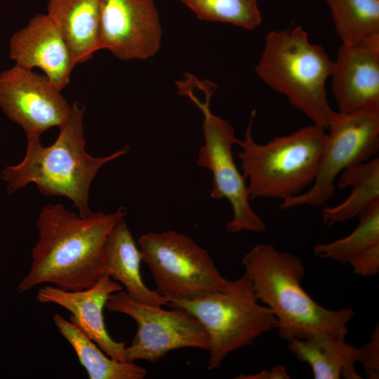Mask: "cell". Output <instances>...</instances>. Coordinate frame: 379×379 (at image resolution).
Instances as JSON below:
<instances>
[{
  "mask_svg": "<svg viewBox=\"0 0 379 379\" xmlns=\"http://www.w3.org/2000/svg\"><path fill=\"white\" fill-rule=\"evenodd\" d=\"M126 214L124 207L81 216L61 204L44 206L36 221L39 239L32 250L30 269L19 283L18 292L46 283L65 291L92 286L102 274L104 243Z\"/></svg>",
  "mask_w": 379,
  "mask_h": 379,
  "instance_id": "6da1fadb",
  "label": "cell"
},
{
  "mask_svg": "<svg viewBox=\"0 0 379 379\" xmlns=\"http://www.w3.org/2000/svg\"><path fill=\"white\" fill-rule=\"evenodd\" d=\"M70 114L59 127L55 141L44 147L40 137H27L23 159L18 164L7 166L1 171V178L11 194L34 184L44 196L65 197L71 200L78 213L86 216L89 208L91 185L100 169L106 164L126 154L124 147L101 157L89 154L86 150L84 135L85 106L72 102Z\"/></svg>",
  "mask_w": 379,
  "mask_h": 379,
  "instance_id": "7a4b0ae2",
  "label": "cell"
},
{
  "mask_svg": "<svg viewBox=\"0 0 379 379\" xmlns=\"http://www.w3.org/2000/svg\"><path fill=\"white\" fill-rule=\"evenodd\" d=\"M255 295L273 312L282 339H307L330 334L345 337L352 308L329 310L303 289L304 265L298 256L271 244L254 246L242 258Z\"/></svg>",
  "mask_w": 379,
  "mask_h": 379,
  "instance_id": "3957f363",
  "label": "cell"
},
{
  "mask_svg": "<svg viewBox=\"0 0 379 379\" xmlns=\"http://www.w3.org/2000/svg\"><path fill=\"white\" fill-rule=\"evenodd\" d=\"M333 66L323 47L312 44L305 30L298 26L268 32L255 72L313 124L328 128L336 114L326 89Z\"/></svg>",
  "mask_w": 379,
  "mask_h": 379,
  "instance_id": "277c9868",
  "label": "cell"
},
{
  "mask_svg": "<svg viewBox=\"0 0 379 379\" xmlns=\"http://www.w3.org/2000/svg\"><path fill=\"white\" fill-rule=\"evenodd\" d=\"M253 117L254 112L237 154L250 199L298 194L316 177L327 139L325 128L313 124L259 144L252 135Z\"/></svg>",
  "mask_w": 379,
  "mask_h": 379,
  "instance_id": "5b68a950",
  "label": "cell"
},
{
  "mask_svg": "<svg viewBox=\"0 0 379 379\" xmlns=\"http://www.w3.org/2000/svg\"><path fill=\"white\" fill-rule=\"evenodd\" d=\"M168 306L190 312L206 329L208 370L219 368L229 354L252 344L277 326L271 310L259 303L246 273L237 280H228L220 291L194 300H171Z\"/></svg>",
  "mask_w": 379,
  "mask_h": 379,
  "instance_id": "8992f818",
  "label": "cell"
},
{
  "mask_svg": "<svg viewBox=\"0 0 379 379\" xmlns=\"http://www.w3.org/2000/svg\"><path fill=\"white\" fill-rule=\"evenodd\" d=\"M138 245L156 291L168 302L201 298L220 291L228 281L208 251L185 234L150 232L140 237Z\"/></svg>",
  "mask_w": 379,
  "mask_h": 379,
  "instance_id": "52a82bcc",
  "label": "cell"
},
{
  "mask_svg": "<svg viewBox=\"0 0 379 379\" xmlns=\"http://www.w3.org/2000/svg\"><path fill=\"white\" fill-rule=\"evenodd\" d=\"M198 83L205 93L204 102L184 83L179 82L178 87L179 93L190 98L204 114L205 142L199 149L197 164L211 172L210 196L214 199H226L232 206L233 217L226 225L227 232H263L265 225L250 204L246 178L234 159L232 147L239 145L241 140L236 137L234 127L227 121L213 114L210 109V100L215 89L213 84Z\"/></svg>",
  "mask_w": 379,
  "mask_h": 379,
  "instance_id": "ba28073f",
  "label": "cell"
},
{
  "mask_svg": "<svg viewBox=\"0 0 379 379\" xmlns=\"http://www.w3.org/2000/svg\"><path fill=\"white\" fill-rule=\"evenodd\" d=\"M316 177L310 188L282 200L281 209L302 205L321 206L333 195L343 171L365 162L379 149V109L336 112Z\"/></svg>",
  "mask_w": 379,
  "mask_h": 379,
  "instance_id": "9c48e42d",
  "label": "cell"
},
{
  "mask_svg": "<svg viewBox=\"0 0 379 379\" xmlns=\"http://www.w3.org/2000/svg\"><path fill=\"white\" fill-rule=\"evenodd\" d=\"M105 307L109 312L129 316L137 324L135 335L124 350L127 362H155L170 351L182 348L209 349L206 329L185 309L171 307L166 310L138 302L123 291L111 294Z\"/></svg>",
  "mask_w": 379,
  "mask_h": 379,
  "instance_id": "30bf717a",
  "label": "cell"
},
{
  "mask_svg": "<svg viewBox=\"0 0 379 379\" xmlns=\"http://www.w3.org/2000/svg\"><path fill=\"white\" fill-rule=\"evenodd\" d=\"M0 108L27 138L61 126L72 105L44 74L15 65L0 72Z\"/></svg>",
  "mask_w": 379,
  "mask_h": 379,
  "instance_id": "8fae6325",
  "label": "cell"
},
{
  "mask_svg": "<svg viewBox=\"0 0 379 379\" xmlns=\"http://www.w3.org/2000/svg\"><path fill=\"white\" fill-rule=\"evenodd\" d=\"M161 39L152 0H100V49L122 60H147L157 53Z\"/></svg>",
  "mask_w": 379,
  "mask_h": 379,
  "instance_id": "7c38bea8",
  "label": "cell"
},
{
  "mask_svg": "<svg viewBox=\"0 0 379 379\" xmlns=\"http://www.w3.org/2000/svg\"><path fill=\"white\" fill-rule=\"evenodd\" d=\"M332 88L338 112L379 109V37L340 46Z\"/></svg>",
  "mask_w": 379,
  "mask_h": 379,
  "instance_id": "4fadbf2b",
  "label": "cell"
},
{
  "mask_svg": "<svg viewBox=\"0 0 379 379\" xmlns=\"http://www.w3.org/2000/svg\"><path fill=\"white\" fill-rule=\"evenodd\" d=\"M8 55L15 65L42 70L60 91L69 83L77 65L66 41L47 13L35 15L25 27L13 34Z\"/></svg>",
  "mask_w": 379,
  "mask_h": 379,
  "instance_id": "5bb4252c",
  "label": "cell"
},
{
  "mask_svg": "<svg viewBox=\"0 0 379 379\" xmlns=\"http://www.w3.org/2000/svg\"><path fill=\"white\" fill-rule=\"evenodd\" d=\"M123 287L108 274H102L91 287L80 291H65L46 286L39 289L36 299L40 303H53L67 310L69 320L76 324L110 358L127 362L124 342H117L108 334L103 317V308L109 296Z\"/></svg>",
  "mask_w": 379,
  "mask_h": 379,
  "instance_id": "9a60e30c",
  "label": "cell"
},
{
  "mask_svg": "<svg viewBox=\"0 0 379 379\" xmlns=\"http://www.w3.org/2000/svg\"><path fill=\"white\" fill-rule=\"evenodd\" d=\"M102 274L121 282L133 300L154 306L168 305L156 290L149 289L140 274L142 254L124 218L109 233L101 253Z\"/></svg>",
  "mask_w": 379,
  "mask_h": 379,
  "instance_id": "2e32d148",
  "label": "cell"
},
{
  "mask_svg": "<svg viewBox=\"0 0 379 379\" xmlns=\"http://www.w3.org/2000/svg\"><path fill=\"white\" fill-rule=\"evenodd\" d=\"M47 14L77 65L90 60L100 50V0H48Z\"/></svg>",
  "mask_w": 379,
  "mask_h": 379,
  "instance_id": "e0dca14e",
  "label": "cell"
},
{
  "mask_svg": "<svg viewBox=\"0 0 379 379\" xmlns=\"http://www.w3.org/2000/svg\"><path fill=\"white\" fill-rule=\"evenodd\" d=\"M345 337L330 334L307 339H292L288 349L300 361L307 363L315 379L362 378L355 370L357 350Z\"/></svg>",
  "mask_w": 379,
  "mask_h": 379,
  "instance_id": "ac0fdd59",
  "label": "cell"
},
{
  "mask_svg": "<svg viewBox=\"0 0 379 379\" xmlns=\"http://www.w3.org/2000/svg\"><path fill=\"white\" fill-rule=\"evenodd\" d=\"M58 331L71 345L89 379H142L145 368L135 362H122L105 354L76 324L56 313L53 316Z\"/></svg>",
  "mask_w": 379,
  "mask_h": 379,
  "instance_id": "d6986e66",
  "label": "cell"
},
{
  "mask_svg": "<svg viewBox=\"0 0 379 379\" xmlns=\"http://www.w3.org/2000/svg\"><path fill=\"white\" fill-rule=\"evenodd\" d=\"M352 188L347 198L334 206L322 209L326 225H333L359 217L367 208L379 201V159L373 158L340 173L338 187Z\"/></svg>",
  "mask_w": 379,
  "mask_h": 379,
  "instance_id": "ffe728a7",
  "label": "cell"
},
{
  "mask_svg": "<svg viewBox=\"0 0 379 379\" xmlns=\"http://www.w3.org/2000/svg\"><path fill=\"white\" fill-rule=\"evenodd\" d=\"M344 44L379 37V0H326Z\"/></svg>",
  "mask_w": 379,
  "mask_h": 379,
  "instance_id": "44dd1931",
  "label": "cell"
},
{
  "mask_svg": "<svg viewBox=\"0 0 379 379\" xmlns=\"http://www.w3.org/2000/svg\"><path fill=\"white\" fill-rule=\"evenodd\" d=\"M357 227L347 236L313 247L314 253L324 259L349 264L366 249L379 244V201L367 208L359 216Z\"/></svg>",
  "mask_w": 379,
  "mask_h": 379,
  "instance_id": "7402d4cb",
  "label": "cell"
},
{
  "mask_svg": "<svg viewBox=\"0 0 379 379\" xmlns=\"http://www.w3.org/2000/svg\"><path fill=\"white\" fill-rule=\"evenodd\" d=\"M200 20L228 23L252 30L261 22L257 0H179Z\"/></svg>",
  "mask_w": 379,
  "mask_h": 379,
  "instance_id": "603a6c76",
  "label": "cell"
},
{
  "mask_svg": "<svg viewBox=\"0 0 379 379\" xmlns=\"http://www.w3.org/2000/svg\"><path fill=\"white\" fill-rule=\"evenodd\" d=\"M357 362L361 364L369 379L379 378V326L375 325L370 340L357 350Z\"/></svg>",
  "mask_w": 379,
  "mask_h": 379,
  "instance_id": "cb8c5ba5",
  "label": "cell"
},
{
  "mask_svg": "<svg viewBox=\"0 0 379 379\" xmlns=\"http://www.w3.org/2000/svg\"><path fill=\"white\" fill-rule=\"evenodd\" d=\"M349 265L356 274L363 277L377 274L379 271V244L359 254Z\"/></svg>",
  "mask_w": 379,
  "mask_h": 379,
  "instance_id": "d4e9b609",
  "label": "cell"
},
{
  "mask_svg": "<svg viewBox=\"0 0 379 379\" xmlns=\"http://www.w3.org/2000/svg\"><path fill=\"white\" fill-rule=\"evenodd\" d=\"M290 375L283 365H276L270 370H262L258 373L244 375H239L236 378L239 379H288Z\"/></svg>",
  "mask_w": 379,
  "mask_h": 379,
  "instance_id": "484cf974",
  "label": "cell"
}]
</instances>
